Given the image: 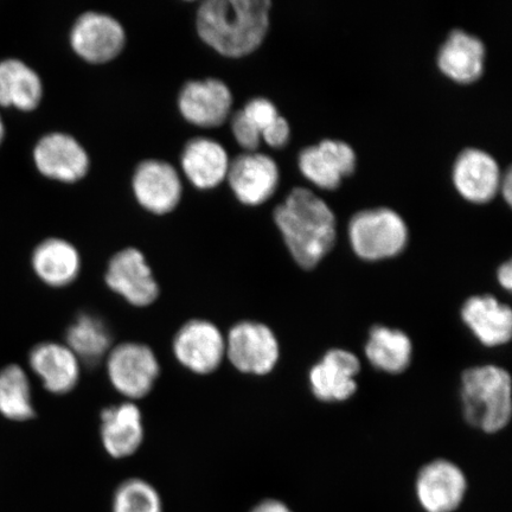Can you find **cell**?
Segmentation results:
<instances>
[{
    "label": "cell",
    "instance_id": "cell-1",
    "mask_svg": "<svg viewBox=\"0 0 512 512\" xmlns=\"http://www.w3.org/2000/svg\"><path fill=\"white\" fill-rule=\"evenodd\" d=\"M271 9L270 0H207L196 12L197 34L217 54L240 59L265 41Z\"/></svg>",
    "mask_w": 512,
    "mask_h": 512
},
{
    "label": "cell",
    "instance_id": "cell-2",
    "mask_svg": "<svg viewBox=\"0 0 512 512\" xmlns=\"http://www.w3.org/2000/svg\"><path fill=\"white\" fill-rule=\"evenodd\" d=\"M274 222L293 259L305 270L315 268L335 245L334 211L310 190L293 189L275 208Z\"/></svg>",
    "mask_w": 512,
    "mask_h": 512
},
{
    "label": "cell",
    "instance_id": "cell-3",
    "mask_svg": "<svg viewBox=\"0 0 512 512\" xmlns=\"http://www.w3.org/2000/svg\"><path fill=\"white\" fill-rule=\"evenodd\" d=\"M465 419L486 433H496L509 424L512 411L511 377L495 366L466 370L462 379Z\"/></svg>",
    "mask_w": 512,
    "mask_h": 512
},
{
    "label": "cell",
    "instance_id": "cell-4",
    "mask_svg": "<svg viewBox=\"0 0 512 512\" xmlns=\"http://www.w3.org/2000/svg\"><path fill=\"white\" fill-rule=\"evenodd\" d=\"M349 239L358 258L379 261L394 258L406 248L408 228L392 209H368L352 217Z\"/></svg>",
    "mask_w": 512,
    "mask_h": 512
},
{
    "label": "cell",
    "instance_id": "cell-5",
    "mask_svg": "<svg viewBox=\"0 0 512 512\" xmlns=\"http://www.w3.org/2000/svg\"><path fill=\"white\" fill-rule=\"evenodd\" d=\"M105 362L108 381L127 401L144 399L159 379L160 364L156 352L144 343L113 345Z\"/></svg>",
    "mask_w": 512,
    "mask_h": 512
},
{
    "label": "cell",
    "instance_id": "cell-6",
    "mask_svg": "<svg viewBox=\"0 0 512 512\" xmlns=\"http://www.w3.org/2000/svg\"><path fill=\"white\" fill-rule=\"evenodd\" d=\"M172 352L190 373L210 375L226 360V336L210 320L191 319L176 332Z\"/></svg>",
    "mask_w": 512,
    "mask_h": 512
},
{
    "label": "cell",
    "instance_id": "cell-7",
    "mask_svg": "<svg viewBox=\"0 0 512 512\" xmlns=\"http://www.w3.org/2000/svg\"><path fill=\"white\" fill-rule=\"evenodd\" d=\"M226 358L240 373L270 374L279 360V343L267 325L240 322L226 336Z\"/></svg>",
    "mask_w": 512,
    "mask_h": 512
},
{
    "label": "cell",
    "instance_id": "cell-8",
    "mask_svg": "<svg viewBox=\"0 0 512 512\" xmlns=\"http://www.w3.org/2000/svg\"><path fill=\"white\" fill-rule=\"evenodd\" d=\"M110 290L134 307L151 306L159 297V284L145 255L137 248L128 247L115 253L105 273Z\"/></svg>",
    "mask_w": 512,
    "mask_h": 512
},
{
    "label": "cell",
    "instance_id": "cell-9",
    "mask_svg": "<svg viewBox=\"0 0 512 512\" xmlns=\"http://www.w3.org/2000/svg\"><path fill=\"white\" fill-rule=\"evenodd\" d=\"M69 42L83 61L104 64L117 59L124 50L126 32L114 17L89 11L76 19Z\"/></svg>",
    "mask_w": 512,
    "mask_h": 512
},
{
    "label": "cell",
    "instance_id": "cell-10",
    "mask_svg": "<svg viewBox=\"0 0 512 512\" xmlns=\"http://www.w3.org/2000/svg\"><path fill=\"white\" fill-rule=\"evenodd\" d=\"M137 202L155 215H166L181 203L183 184L177 170L163 160L149 159L140 163L132 178Z\"/></svg>",
    "mask_w": 512,
    "mask_h": 512
},
{
    "label": "cell",
    "instance_id": "cell-11",
    "mask_svg": "<svg viewBox=\"0 0 512 512\" xmlns=\"http://www.w3.org/2000/svg\"><path fill=\"white\" fill-rule=\"evenodd\" d=\"M227 181L239 202L249 207L260 206L277 191L278 165L264 153L246 152L230 160Z\"/></svg>",
    "mask_w": 512,
    "mask_h": 512
},
{
    "label": "cell",
    "instance_id": "cell-12",
    "mask_svg": "<svg viewBox=\"0 0 512 512\" xmlns=\"http://www.w3.org/2000/svg\"><path fill=\"white\" fill-rule=\"evenodd\" d=\"M233 94L217 79L185 83L178 96V110L189 124L202 128L220 127L229 118Z\"/></svg>",
    "mask_w": 512,
    "mask_h": 512
},
{
    "label": "cell",
    "instance_id": "cell-13",
    "mask_svg": "<svg viewBox=\"0 0 512 512\" xmlns=\"http://www.w3.org/2000/svg\"><path fill=\"white\" fill-rule=\"evenodd\" d=\"M34 160L42 175L63 183L81 181L91 166L88 153L78 140L60 132L47 134L37 143Z\"/></svg>",
    "mask_w": 512,
    "mask_h": 512
},
{
    "label": "cell",
    "instance_id": "cell-14",
    "mask_svg": "<svg viewBox=\"0 0 512 512\" xmlns=\"http://www.w3.org/2000/svg\"><path fill=\"white\" fill-rule=\"evenodd\" d=\"M299 170L316 187L336 190L356 169L354 149L339 140L326 139L306 147L298 158Z\"/></svg>",
    "mask_w": 512,
    "mask_h": 512
},
{
    "label": "cell",
    "instance_id": "cell-15",
    "mask_svg": "<svg viewBox=\"0 0 512 512\" xmlns=\"http://www.w3.org/2000/svg\"><path fill=\"white\" fill-rule=\"evenodd\" d=\"M144 438L143 413L136 403L125 401L102 409L100 439L108 456L131 457L142 447Z\"/></svg>",
    "mask_w": 512,
    "mask_h": 512
},
{
    "label": "cell",
    "instance_id": "cell-16",
    "mask_svg": "<svg viewBox=\"0 0 512 512\" xmlns=\"http://www.w3.org/2000/svg\"><path fill=\"white\" fill-rule=\"evenodd\" d=\"M452 179L466 201L484 204L494 200L501 187L502 174L496 159L488 152L467 149L454 163Z\"/></svg>",
    "mask_w": 512,
    "mask_h": 512
},
{
    "label": "cell",
    "instance_id": "cell-17",
    "mask_svg": "<svg viewBox=\"0 0 512 512\" xmlns=\"http://www.w3.org/2000/svg\"><path fill=\"white\" fill-rule=\"evenodd\" d=\"M29 364L51 394L66 395L78 387L82 364L64 343L37 344L30 351Z\"/></svg>",
    "mask_w": 512,
    "mask_h": 512
},
{
    "label": "cell",
    "instance_id": "cell-18",
    "mask_svg": "<svg viewBox=\"0 0 512 512\" xmlns=\"http://www.w3.org/2000/svg\"><path fill=\"white\" fill-rule=\"evenodd\" d=\"M416 490L428 512H451L463 501L466 479L458 466L437 460L421 470Z\"/></svg>",
    "mask_w": 512,
    "mask_h": 512
},
{
    "label": "cell",
    "instance_id": "cell-19",
    "mask_svg": "<svg viewBox=\"0 0 512 512\" xmlns=\"http://www.w3.org/2000/svg\"><path fill=\"white\" fill-rule=\"evenodd\" d=\"M360 361L345 350H330L312 368L310 383L316 398L326 402L344 401L357 390L355 377L360 373Z\"/></svg>",
    "mask_w": 512,
    "mask_h": 512
},
{
    "label": "cell",
    "instance_id": "cell-20",
    "mask_svg": "<svg viewBox=\"0 0 512 512\" xmlns=\"http://www.w3.org/2000/svg\"><path fill=\"white\" fill-rule=\"evenodd\" d=\"M485 46L478 37L463 30H453L438 53V67L446 78L460 85H470L482 78Z\"/></svg>",
    "mask_w": 512,
    "mask_h": 512
},
{
    "label": "cell",
    "instance_id": "cell-21",
    "mask_svg": "<svg viewBox=\"0 0 512 512\" xmlns=\"http://www.w3.org/2000/svg\"><path fill=\"white\" fill-rule=\"evenodd\" d=\"M181 164L184 176L195 188L210 190L226 181L230 159L216 140L195 138L184 146Z\"/></svg>",
    "mask_w": 512,
    "mask_h": 512
},
{
    "label": "cell",
    "instance_id": "cell-22",
    "mask_svg": "<svg viewBox=\"0 0 512 512\" xmlns=\"http://www.w3.org/2000/svg\"><path fill=\"white\" fill-rule=\"evenodd\" d=\"M462 317L467 326L486 347H498L510 341L512 312L491 296L472 297L463 306Z\"/></svg>",
    "mask_w": 512,
    "mask_h": 512
},
{
    "label": "cell",
    "instance_id": "cell-23",
    "mask_svg": "<svg viewBox=\"0 0 512 512\" xmlns=\"http://www.w3.org/2000/svg\"><path fill=\"white\" fill-rule=\"evenodd\" d=\"M32 268L42 283L55 288L72 285L81 272V256L72 243L47 239L32 254Z\"/></svg>",
    "mask_w": 512,
    "mask_h": 512
},
{
    "label": "cell",
    "instance_id": "cell-24",
    "mask_svg": "<svg viewBox=\"0 0 512 512\" xmlns=\"http://www.w3.org/2000/svg\"><path fill=\"white\" fill-rule=\"evenodd\" d=\"M67 347L79 358L81 364L96 366L113 348V337L105 320L93 313H81L66 332Z\"/></svg>",
    "mask_w": 512,
    "mask_h": 512
},
{
    "label": "cell",
    "instance_id": "cell-25",
    "mask_svg": "<svg viewBox=\"0 0 512 512\" xmlns=\"http://www.w3.org/2000/svg\"><path fill=\"white\" fill-rule=\"evenodd\" d=\"M42 96V81L35 70L15 59L0 63V105L30 112L40 105Z\"/></svg>",
    "mask_w": 512,
    "mask_h": 512
},
{
    "label": "cell",
    "instance_id": "cell-26",
    "mask_svg": "<svg viewBox=\"0 0 512 512\" xmlns=\"http://www.w3.org/2000/svg\"><path fill=\"white\" fill-rule=\"evenodd\" d=\"M366 355L375 368L389 374L402 373L411 363V339L402 331L376 326L370 332Z\"/></svg>",
    "mask_w": 512,
    "mask_h": 512
},
{
    "label": "cell",
    "instance_id": "cell-27",
    "mask_svg": "<svg viewBox=\"0 0 512 512\" xmlns=\"http://www.w3.org/2000/svg\"><path fill=\"white\" fill-rule=\"evenodd\" d=\"M0 414L14 421H27L35 416L28 375L15 364L0 370Z\"/></svg>",
    "mask_w": 512,
    "mask_h": 512
},
{
    "label": "cell",
    "instance_id": "cell-28",
    "mask_svg": "<svg viewBox=\"0 0 512 512\" xmlns=\"http://www.w3.org/2000/svg\"><path fill=\"white\" fill-rule=\"evenodd\" d=\"M113 512H163L162 498L145 480L128 479L115 491Z\"/></svg>",
    "mask_w": 512,
    "mask_h": 512
},
{
    "label": "cell",
    "instance_id": "cell-29",
    "mask_svg": "<svg viewBox=\"0 0 512 512\" xmlns=\"http://www.w3.org/2000/svg\"><path fill=\"white\" fill-rule=\"evenodd\" d=\"M241 111L258 128L261 134L280 117L277 107L272 101L265 98H255L248 101Z\"/></svg>",
    "mask_w": 512,
    "mask_h": 512
},
{
    "label": "cell",
    "instance_id": "cell-30",
    "mask_svg": "<svg viewBox=\"0 0 512 512\" xmlns=\"http://www.w3.org/2000/svg\"><path fill=\"white\" fill-rule=\"evenodd\" d=\"M233 136L243 150L246 152H255L260 146L262 139L261 133L251 121L246 118V115L240 110L233 114L232 121Z\"/></svg>",
    "mask_w": 512,
    "mask_h": 512
},
{
    "label": "cell",
    "instance_id": "cell-31",
    "mask_svg": "<svg viewBox=\"0 0 512 512\" xmlns=\"http://www.w3.org/2000/svg\"><path fill=\"white\" fill-rule=\"evenodd\" d=\"M291 137V128L288 121L281 117L275 120L273 124L268 126L261 134V139L273 149H281L287 145Z\"/></svg>",
    "mask_w": 512,
    "mask_h": 512
},
{
    "label": "cell",
    "instance_id": "cell-32",
    "mask_svg": "<svg viewBox=\"0 0 512 512\" xmlns=\"http://www.w3.org/2000/svg\"><path fill=\"white\" fill-rule=\"evenodd\" d=\"M497 278L499 284H501L505 290L510 291L512 287V265L511 262H505L501 267H499Z\"/></svg>",
    "mask_w": 512,
    "mask_h": 512
},
{
    "label": "cell",
    "instance_id": "cell-33",
    "mask_svg": "<svg viewBox=\"0 0 512 512\" xmlns=\"http://www.w3.org/2000/svg\"><path fill=\"white\" fill-rule=\"evenodd\" d=\"M252 512H292L285 504L278 501H265L256 507Z\"/></svg>",
    "mask_w": 512,
    "mask_h": 512
},
{
    "label": "cell",
    "instance_id": "cell-34",
    "mask_svg": "<svg viewBox=\"0 0 512 512\" xmlns=\"http://www.w3.org/2000/svg\"><path fill=\"white\" fill-rule=\"evenodd\" d=\"M499 190L502 191L505 202L510 206L512 201V175L510 170H508L507 174L502 177L501 187H499Z\"/></svg>",
    "mask_w": 512,
    "mask_h": 512
},
{
    "label": "cell",
    "instance_id": "cell-35",
    "mask_svg": "<svg viewBox=\"0 0 512 512\" xmlns=\"http://www.w3.org/2000/svg\"><path fill=\"white\" fill-rule=\"evenodd\" d=\"M4 125H3V121H2V118H0V144H2L3 142V138H4Z\"/></svg>",
    "mask_w": 512,
    "mask_h": 512
}]
</instances>
